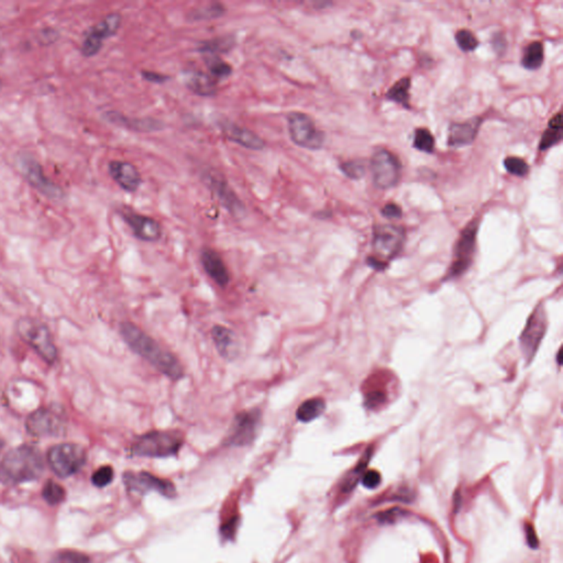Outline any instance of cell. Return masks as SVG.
<instances>
[{
  "mask_svg": "<svg viewBox=\"0 0 563 563\" xmlns=\"http://www.w3.org/2000/svg\"><path fill=\"white\" fill-rule=\"evenodd\" d=\"M120 334L123 341L136 354L147 360L161 374L172 381L181 380L184 376V369L178 359L170 351L163 349L138 326L130 321L121 323Z\"/></svg>",
  "mask_w": 563,
  "mask_h": 563,
  "instance_id": "1",
  "label": "cell"
},
{
  "mask_svg": "<svg viewBox=\"0 0 563 563\" xmlns=\"http://www.w3.org/2000/svg\"><path fill=\"white\" fill-rule=\"evenodd\" d=\"M44 461L38 449L28 445L17 447L6 454L0 463V482L20 484L41 476Z\"/></svg>",
  "mask_w": 563,
  "mask_h": 563,
  "instance_id": "2",
  "label": "cell"
},
{
  "mask_svg": "<svg viewBox=\"0 0 563 563\" xmlns=\"http://www.w3.org/2000/svg\"><path fill=\"white\" fill-rule=\"evenodd\" d=\"M183 443V434L178 430H153L136 438L131 452L138 457H172L178 454Z\"/></svg>",
  "mask_w": 563,
  "mask_h": 563,
  "instance_id": "3",
  "label": "cell"
},
{
  "mask_svg": "<svg viewBox=\"0 0 563 563\" xmlns=\"http://www.w3.org/2000/svg\"><path fill=\"white\" fill-rule=\"evenodd\" d=\"M405 229L396 224H379L373 230L372 246L374 255L368 257V264L375 270H383L388 261L402 251Z\"/></svg>",
  "mask_w": 563,
  "mask_h": 563,
  "instance_id": "4",
  "label": "cell"
},
{
  "mask_svg": "<svg viewBox=\"0 0 563 563\" xmlns=\"http://www.w3.org/2000/svg\"><path fill=\"white\" fill-rule=\"evenodd\" d=\"M17 332L47 363L56 361L58 349L47 325L36 318L22 317L17 321Z\"/></svg>",
  "mask_w": 563,
  "mask_h": 563,
  "instance_id": "5",
  "label": "cell"
},
{
  "mask_svg": "<svg viewBox=\"0 0 563 563\" xmlns=\"http://www.w3.org/2000/svg\"><path fill=\"white\" fill-rule=\"evenodd\" d=\"M17 167L19 169L25 181L40 191L49 200L62 202L66 197L65 191L44 174L41 164L33 156L21 153L17 156Z\"/></svg>",
  "mask_w": 563,
  "mask_h": 563,
  "instance_id": "6",
  "label": "cell"
},
{
  "mask_svg": "<svg viewBox=\"0 0 563 563\" xmlns=\"http://www.w3.org/2000/svg\"><path fill=\"white\" fill-rule=\"evenodd\" d=\"M287 129L293 142L303 149L317 151L323 148L325 134L320 131L310 116L303 112H290L287 115Z\"/></svg>",
  "mask_w": 563,
  "mask_h": 563,
  "instance_id": "7",
  "label": "cell"
},
{
  "mask_svg": "<svg viewBox=\"0 0 563 563\" xmlns=\"http://www.w3.org/2000/svg\"><path fill=\"white\" fill-rule=\"evenodd\" d=\"M47 463L56 476L67 478L78 472L85 465V449L76 443H60L50 449Z\"/></svg>",
  "mask_w": 563,
  "mask_h": 563,
  "instance_id": "8",
  "label": "cell"
},
{
  "mask_svg": "<svg viewBox=\"0 0 563 563\" xmlns=\"http://www.w3.org/2000/svg\"><path fill=\"white\" fill-rule=\"evenodd\" d=\"M25 429L34 437H60L66 429L63 410L54 407H42L28 416Z\"/></svg>",
  "mask_w": 563,
  "mask_h": 563,
  "instance_id": "9",
  "label": "cell"
},
{
  "mask_svg": "<svg viewBox=\"0 0 563 563\" xmlns=\"http://www.w3.org/2000/svg\"><path fill=\"white\" fill-rule=\"evenodd\" d=\"M370 169L372 173L373 182L381 189L396 187L402 176L401 162L385 149L375 151L370 162Z\"/></svg>",
  "mask_w": 563,
  "mask_h": 563,
  "instance_id": "10",
  "label": "cell"
},
{
  "mask_svg": "<svg viewBox=\"0 0 563 563\" xmlns=\"http://www.w3.org/2000/svg\"><path fill=\"white\" fill-rule=\"evenodd\" d=\"M262 421V412L259 408L244 410L233 418V426L228 435L226 445L233 447H246L251 445L257 438Z\"/></svg>",
  "mask_w": 563,
  "mask_h": 563,
  "instance_id": "11",
  "label": "cell"
},
{
  "mask_svg": "<svg viewBox=\"0 0 563 563\" xmlns=\"http://www.w3.org/2000/svg\"><path fill=\"white\" fill-rule=\"evenodd\" d=\"M120 14L117 12L108 14L97 25L92 27L83 40L81 52L86 58H92L100 51L106 39L115 36L121 25Z\"/></svg>",
  "mask_w": 563,
  "mask_h": 563,
  "instance_id": "12",
  "label": "cell"
},
{
  "mask_svg": "<svg viewBox=\"0 0 563 563\" xmlns=\"http://www.w3.org/2000/svg\"><path fill=\"white\" fill-rule=\"evenodd\" d=\"M478 229V220H473L460 235L456 250H454V263L449 270V277H460L468 270L472 262L474 251H476Z\"/></svg>",
  "mask_w": 563,
  "mask_h": 563,
  "instance_id": "13",
  "label": "cell"
},
{
  "mask_svg": "<svg viewBox=\"0 0 563 563\" xmlns=\"http://www.w3.org/2000/svg\"><path fill=\"white\" fill-rule=\"evenodd\" d=\"M546 312L540 305L531 315L520 338V348L528 362H531L536 354L539 345L546 334Z\"/></svg>",
  "mask_w": 563,
  "mask_h": 563,
  "instance_id": "14",
  "label": "cell"
},
{
  "mask_svg": "<svg viewBox=\"0 0 563 563\" xmlns=\"http://www.w3.org/2000/svg\"><path fill=\"white\" fill-rule=\"evenodd\" d=\"M123 482L129 492L145 494L149 491H156L167 498L176 495V487L170 481L160 478L148 472H127L123 476Z\"/></svg>",
  "mask_w": 563,
  "mask_h": 563,
  "instance_id": "15",
  "label": "cell"
},
{
  "mask_svg": "<svg viewBox=\"0 0 563 563\" xmlns=\"http://www.w3.org/2000/svg\"><path fill=\"white\" fill-rule=\"evenodd\" d=\"M119 213L129 227L131 228L134 237L139 240L154 242L161 238V224L156 219L140 215L129 207L121 208Z\"/></svg>",
  "mask_w": 563,
  "mask_h": 563,
  "instance_id": "16",
  "label": "cell"
},
{
  "mask_svg": "<svg viewBox=\"0 0 563 563\" xmlns=\"http://www.w3.org/2000/svg\"><path fill=\"white\" fill-rule=\"evenodd\" d=\"M204 178H205L208 187L215 193L222 205L227 208L233 216H241L244 213V204L235 194V191L230 189L229 184L222 178V176H219L217 172H207Z\"/></svg>",
  "mask_w": 563,
  "mask_h": 563,
  "instance_id": "17",
  "label": "cell"
},
{
  "mask_svg": "<svg viewBox=\"0 0 563 563\" xmlns=\"http://www.w3.org/2000/svg\"><path fill=\"white\" fill-rule=\"evenodd\" d=\"M219 127L227 139L242 145L244 148L255 151H260L266 148V145L264 140L249 129L238 126L237 123L228 120L220 121Z\"/></svg>",
  "mask_w": 563,
  "mask_h": 563,
  "instance_id": "18",
  "label": "cell"
},
{
  "mask_svg": "<svg viewBox=\"0 0 563 563\" xmlns=\"http://www.w3.org/2000/svg\"><path fill=\"white\" fill-rule=\"evenodd\" d=\"M110 176L116 183L129 193L139 189L142 178L137 167L126 161H111L108 165Z\"/></svg>",
  "mask_w": 563,
  "mask_h": 563,
  "instance_id": "19",
  "label": "cell"
},
{
  "mask_svg": "<svg viewBox=\"0 0 563 563\" xmlns=\"http://www.w3.org/2000/svg\"><path fill=\"white\" fill-rule=\"evenodd\" d=\"M481 123V117H474L465 123H452L449 128L448 145L452 148H461L474 142Z\"/></svg>",
  "mask_w": 563,
  "mask_h": 563,
  "instance_id": "20",
  "label": "cell"
},
{
  "mask_svg": "<svg viewBox=\"0 0 563 563\" xmlns=\"http://www.w3.org/2000/svg\"><path fill=\"white\" fill-rule=\"evenodd\" d=\"M200 261L206 273L211 279L216 282L219 286L224 287L229 284V271L218 252L211 248H205L200 255Z\"/></svg>",
  "mask_w": 563,
  "mask_h": 563,
  "instance_id": "21",
  "label": "cell"
},
{
  "mask_svg": "<svg viewBox=\"0 0 563 563\" xmlns=\"http://www.w3.org/2000/svg\"><path fill=\"white\" fill-rule=\"evenodd\" d=\"M211 338L216 346L217 351L222 358L233 360L239 356L240 352L239 340L231 329L224 326H215L211 329Z\"/></svg>",
  "mask_w": 563,
  "mask_h": 563,
  "instance_id": "22",
  "label": "cell"
},
{
  "mask_svg": "<svg viewBox=\"0 0 563 563\" xmlns=\"http://www.w3.org/2000/svg\"><path fill=\"white\" fill-rule=\"evenodd\" d=\"M184 84L187 85L189 91L202 96V97H213L217 94V82L215 78L209 76L202 71L184 72Z\"/></svg>",
  "mask_w": 563,
  "mask_h": 563,
  "instance_id": "23",
  "label": "cell"
},
{
  "mask_svg": "<svg viewBox=\"0 0 563 563\" xmlns=\"http://www.w3.org/2000/svg\"><path fill=\"white\" fill-rule=\"evenodd\" d=\"M106 118L111 123L119 125V126L126 127V128L136 130V131H154L162 129V123L156 121V119L145 118V119H130L125 117L118 112H107Z\"/></svg>",
  "mask_w": 563,
  "mask_h": 563,
  "instance_id": "24",
  "label": "cell"
},
{
  "mask_svg": "<svg viewBox=\"0 0 563 563\" xmlns=\"http://www.w3.org/2000/svg\"><path fill=\"white\" fill-rule=\"evenodd\" d=\"M326 403L320 397L309 399L299 405L296 410V418L301 423H310L315 419L319 418L325 413Z\"/></svg>",
  "mask_w": 563,
  "mask_h": 563,
  "instance_id": "25",
  "label": "cell"
},
{
  "mask_svg": "<svg viewBox=\"0 0 563 563\" xmlns=\"http://www.w3.org/2000/svg\"><path fill=\"white\" fill-rule=\"evenodd\" d=\"M562 115L558 112L551 118L548 127L542 134V141L539 145L540 151H547L553 148V145H558L562 138Z\"/></svg>",
  "mask_w": 563,
  "mask_h": 563,
  "instance_id": "26",
  "label": "cell"
},
{
  "mask_svg": "<svg viewBox=\"0 0 563 563\" xmlns=\"http://www.w3.org/2000/svg\"><path fill=\"white\" fill-rule=\"evenodd\" d=\"M233 45H235V38L233 36H219V38H213L208 41L202 42L198 47V51L202 55H219L222 53L229 52Z\"/></svg>",
  "mask_w": 563,
  "mask_h": 563,
  "instance_id": "27",
  "label": "cell"
},
{
  "mask_svg": "<svg viewBox=\"0 0 563 563\" xmlns=\"http://www.w3.org/2000/svg\"><path fill=\"white\" fill-rule=\"evenodd\" d=\"M544 45L542 42H531L526 47L522 55V63L525 69L536 71L544 63Z\"/></svg>",
  "mask_w": 563,
  "mask_h": 563,
  "instance_id": "28",
  "label": "cell"
},
{
  "mask_svg": "<svg viewBox=\"0 0 563 563\" xmlns=\"http://www.w3.org/2000/svg\"><path fill=\"white\" fill-rule=\"evenodd\" d=\"M372 448L368 449L367 452L364 454L363 457L360 460V463H358L356 468L353 469V470L346 476L345 480L342 482V492L349 493L351 489L356 487L358 482L361 480V476H363L364 470L367 468L370 459L372 457Z\"/></svg>",
  "mask_w": 563,
  "mask_h": 563,
  "instance_id": "29",
  "label": "cell"
},
{
  "mask_svg": "<svg viewBox=\"0 0 563 563\" xmlns=\"http://www.w3.org/2000/svg\"><path fill=\"white\" fill-rule=\"evenodd\" d=\"M410 78L404 77L390 88V91L386 94V98L402 105L405 108H410Z\"/></svg>",
  "mask_w": 563,
  "mask_h": 563,
  "instance_id": "30",
  "label": "cell"
},
{
  "mask_svg": "<svg viewBox=\"0 0 563 563\" xmlns=\"http://www.w3.org/2000/svg\"><path fill=\"white\" fill-rule=\"evenodd\" d=\"M204 59H205L206 65L211 74L218 80L226 78L233 74V67L222 61L219 55L205 54Z\"/></svg>",
  "mask_w": 563,
  "mask_h": 563,
  "instance_id": "31",
  "label": "cell"
},
{
  "mask_svg": "<svg viewBox=\"0 0 563 563\" xmlns=\"http://www.w3.org/2000/svg\"><path fill=\"white\" fill-rule=\"evenodd\" d=\"M226 8L222 3H211L202 8H196L191 10L189 14L191 21H202V20L215 19L224 14Z\"/></svg>",
  "mask_w": 563,
  "mask_h": 563,
  "instance_id": "32",
  "label": "cell"
},
{
  "mask_svg": "<svg viewBox=\"0 0 563 563\" xmlns=\"http://www.w3.org/2000/svg\"><path fill=\"white\" fill-rule=\"evenodd\" d=\"M414 147L421 152L432 153L435 150V138L428 129H417L414 137Z\"/></svg>",
  "mask_w": 563,
  "mask_h": 563,
  "instance_id": "33",
  "label": "cell"
},
{
  "mask_svg": "<svg viewBox=\"0 0 563 563\" xmlns=\"http://www.w3.org/2000/svg\"><path fill=\"white\" fill-rule=\"evenodd\" d=\"M44 500H47L50 505H58L61 502H63L65 498V491L63 487L53 481H47L44 485L42 491Z\"/></svg>",
  "mask_w": 563,
  "mask_h": 563,
  "instance_id": "34",
  "label": "cell"
},
{
  "mask_svg": "<svg viewBox=\"0 0 563 563\" xmlns=\"http://www.w3.org/2000/svg\"><path fill=\"white\" fill-rule=\"evenodd\" d=\"M456 41L463 52H472L478 45V38L467 29H461L456 33Z\"/></svg>",
  "mask_w": 563,
  "mask_h": 563,
  "instance_id": "35",
  "label": "cell"
},
{
  "mask_svg": "<svg viewBox=\"0 0 563 563\" xmlns=\"http://www.w3.org/2000/svg\"><path fill=\"white\" fill-rule=\"evenodd\" d=\"M340 170L345 173L348 178L352 180H360L363 178L367 173V167L363 161L356 160V161H348L340 165Z\"/></svg>",
  "mask_w": 563,
  "mask_h": 563,
  "instance_id": "36",
  "label": "cell"
},
{
  "mask_svg": "<svg viewBox=\"0 0 563 563\" xmlns=\"http://www.w3.org/2000/svg\"><path fill=\"white\" fill-rule=\"evenodd\" d=\"M504 165L507 172L511 173L513 176H520V178L527 176L529 172V165L526 163L525 160L517 158V156L506 158Z\"/></svg>",
  "mask_w": 563,
  "mask_h": 563,
  "instance_id": "37",
  "label": "cell"
},
{
  "mask_svg": "<svg viewBox=\"0 0 563 563\" xmlns=\"http://www.w3.org/2000/svg\"><path fill=\"white\" fill-rule=\"evenodd\" d=\"M50 563H91V561L84 553L66 550L56 553Z\"/></svg>",
  "mask_w": 563,
  "mask_h": 563,
  "instance_id": "38",
  "label": "cell"
},
{
  "mask_svg": "<svg viewBox=\"0 0 563 563\" xmlns=\"http://www.w3.org/2000/svg\"><path fill=\"white\" fill-rule=\"evenodd\" d=\"M112 478H114V470L109 465H105L94 473L92 481L95 487H104L112 481Z\"/></svg>",
  "mask_w": 563,
  "mask_h": 563,
  "instance_id": "39",
  "label": "cell"
},
{
  "mask_svg": "<svg viewBox=\"0 0 563 563\" xmlns=\"http://www.w3.org/2000/svg\"><path fill=\"white\" fill-rule=\"evenodd\" d=\"M238 517H233V518H230L227 522H224V525L222 526V529H220L222 538H224V540L233 539V536H235V531L238 529Z\"/></svg>",
  "mask_w": 563,
  "mask_h": 563,
  "instance_id": "40",
  "label": "cell"
},
{
  "mask_svg": "<svg viewBox=\"0 0 563 563\" xmlns=\"http://www.w3.org/2000/svg\"><path fill=\"white\" fill-rule=\"evenodd\" d=\"M381 483V474L375 470H370L362 476V484L367 489H375Z\"/></svg>",
  "mask_w": 563,
  "mask_h": 563,
  "instance_id": "41",
  "label": "cell"
},
{
  "mask_svg": "<svg viewBox=\"0 0 563 563\" xmlns=\"http://www.w3.org/2000/svg\"><path fill=\"white\" fill-rule=\"evenodd\" d=\"M385 394L380 391L369 392L367 397H365V403H367L368 407L374 408L377 407L379 405L383 404L385 402Z\"/></svg>",
  "mask_w": 563,
  "mask_h": 563,
  "instance_id": "42",
  "label": "cell"
},
{
  "mask_svg": "<svg viewBox=\"0 0 563 563\" xmlns=\"http://www.w3.org/2000/svg\"><path fill=\"white\" fill-rule=\"evenodd\" d=\"M382 215L387 219H399L402 217V208L396 204H386L382 208Z\"/></svg>",
  "mask_w": 563,
  "mask_h": 563,
  "instance_id": "43",
  "label": "cell"
},
{
  "mask_svg": "<svg viewBox=\"0 0 563 563\" xmlns=\"http://www.w3.org/2000/svg\"><path fill=\"white\" fill-rule=\"evenodd\" d=\"M143 78L148 82L156 83V84H162V83L170 81V77L164 74H160L158 72L142 71L141 72Z\"/></svg>",
  "mask_w": 563,
  "mask_h": 563,
  "instance_id": "44",
  "label": "cell"
},
{
  "mask_svg": "<svg viewBox=\"0 0 563 563\" xmlns=\"http://www.w3.org/2000/svg\"><path fill=\"white\" fill-rule=\"evenodd\" d=\"M492 47L495 52H498V54H503L505 52L507 44H506L505 36L502 33H495L492 36Z\"/></svg>",
  "mask_w": 563,
  "mask_h": 563,
  "instance_id": "45",
  "label": "cell"
},
{
  "mask_svg": "<svg viewBox=\"0 0 563 563\" xmlns=\"http://www.w3.org/2000/svg\"><path fill=\"white\" fill-rule=\"evenodd\" d=\"M403 515H404V511H403L402 509H391V511L381 513V514L379 515V520L383 522H395L399 517L403 516Z\"/></svg>",
  "mask_w": 563,
  "mask_h": 563,
  "instance_id": "46",
  "label": "cell"
},
{
  "mask_svg": "<svg viewBox=\"0 0 563 563\" xmlns=\"http://www.w3.org/2000/svg\"><path fill=\"white\" fill-rule=\"evenodd\" d=\"M526 538H527V542L531 548L538 547V538H537L536 533L533 531V526L531 524H526Z\"/></svg>",
  "mask_w": 563,
  "mask_h": 563,
  "instance_id": "47",
  "label": "cell"
},
{
  "mask_svg": "<svg viewBox=\"0 0 563 563\" xmlns=\"http://www.w3.org/2000/svg\"><path fill=\"white\" fill-rule=\"evenodd\" d=\"M558 364L559 365H561V349L558 352Z\"/></svg>",
  "mask_w": 563,
  "mask_h": 563,
  "instance_id": "48",
  "label": "cell"
},
{
  "mask_svg": "<svg viewBox=\"0 0 563 563\" xmlns=\"http://www.w3.org/2000/svg\"><path fill=\"white\" fill-rule=\"evenodd\" d=\"M3 448V440H0V452H1V449Z\"/></svg>",
  "mask_w": 563,
  "mask_h": 563,
  "instance_id": "49",
  "label": "cell"
},
{
  "mask_svg": "<svg viewBox=\"0 0 563 563\" xmlns=\"http://www.w3.org/2000/svg\"><path fill=\"white\" fill-rule=\"evenodd\" d=\"M0 91H1V80H0Z\"/></svg>",
  "mask_w": 563,
  "mask_h": 563,
  "instance_id": "50",
  "label": "cell"
}]
</instances>
